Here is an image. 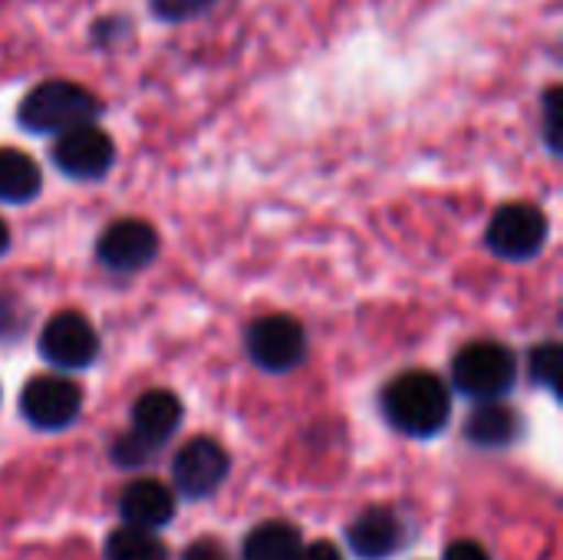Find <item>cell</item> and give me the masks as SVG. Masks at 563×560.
<instances>
[{"instance_id": "obj_1", "label": "cell", "mask_w": 563, "mask_h": 560, "mask_svg": "<svg viewBox=\"0 0 563 560\" xmlns=\"http://www.w3.org/2000/svg\"><path fill=\"white\" fill-rule=\"evenodd\" d=\"M106 112L102 99L73 79H43L16 106L20 129L33 135H63L79 125H96Z\"/></svg>"}, {"instance_id": "obj_2", "label": "cell", "mask_w": 563, "mask_h": 560, "mask_svg": "<svg viewBox=\"0 0 563 560\" xmlns=\"http://www.w3.org/2000/svg\"><path fill=\"white\" fill-rule=\"evenodd\" d=\"M383 413L393 429H399L412 439H429L449 426L452 396L439 376H432L426 370H412V373L396 376L383 389Z\"/></svg>"}, {"instance_id": "obj_3", "label": "cell", "mask_w": 563, "mask_h": 560, "mask_svg": "<svg viewBox=\"0 0 563 560\" xmlns=\"http://www.w3.org/2000/svg\"><path fill=\"white\" fill-rule=\"evenodd\" d=\"M452 380L455 389L478 403H498L518 380V366L508 347L501 343H468L452 360Z\"/></svg>"}, {"instance_id": "obj_4", "label": "cell", "mask_w": 563, "mask_h": 560, "mask_svg": "<svg viewBox=\"0 0 563 560\" xmlns=\"http://www.w3.org/2000/svg\"><path fill=\"white\" fill-rule=\"evenodd\" d=\"M548 234H551V224L538 205L511 201L495 211L485 241L505 261H531L544 251Z\"/></svg>"}, {"instance_id": "obj_5", "label": "cell", "mask_w": 563, "mask_h": 560, "mask_svg": "<svg viewBox=\"0 0 563 560\" xmlns=\"http://www.w3.org/2000/svg\"><path fill=\"white\" fill-rule=\"evenodd\" d=\"M79 409H82V389L69 376H59V373L36 376L20 393L23 419L43 432L66 429L79 416Z\"/></svg>"}, {"instance_id": "obj_6", "label": "cell", "mask_w": 563, "mask_h": 560, "mask_svg": "<svg viewBox=\"0 0 563 560\" xmlns=\"http://www.w3.org/2000/svg\"><path fill=\"white\" fill-rule=\"evenodd\" d=\"M53 165L76 182H99L115 162V142L99 125H79L53 142Z\"/></svg>"}, {"instance_id": "obj_7", "label": "cell", "mask_w": 563, "mask_h": 560, "mask_svg": "<svg viewBox=\"0 0 563 560\" xmlns=\"http://www.w3.org/2000/svg\"><path fill=\"white\" fill-rule=\"evenodd\" d=\"M40 353H43V360L49 366H56L63 373L86 370L99 356V333H96V327L82 314L66 310V314H56L43 327Z\"/></svg>"}, {"instance_id": "obj_8", "label": "cell", "mask_w": 563, "mask_h": 560, "mask_svg": "<svg viewBox=\"0 0 563 560\" xmlns=\"http://www.w3.org/2000/svg\"><path fill=\"white\" fill-rule=\"evenodd\" d=\"M307 350L303 327L284 314L261 317L247 330V356L267 373H290Z\"/></svg>"}, {"instance_id": "obj_9", "label": "cell", "mask_w": 563, "mask_h": 560, "mask_svg": "<svg viewBox=\"0 0 563 560\" xmlns=\"http://www.w3.org/2000/svg\"><path fill=\"white\" fill-rule=\"evenodd\" d=\"M228 472H231L228 452L214 439H208V436L185 442L181 452L172 462L175 485L188 498H208V495H214L224 485Z\"/></svg>"}, {"instance_id": "obj_10", "label": "cell", "mask_w": 563, "mask_h": 560, "mask_svg": "<svg viewBox=\"0 0 563 560\" xmlns=\"http://www.w3.org/2000/svg\"><path fill=\"white\" fill-rule=\"evenodd\" d=\"M96 254L99 261L109 267V271H142L155 261L158 254V234L148 221H139V218H122V221H112L102 234H99V244H96Z\"/></svg>"}, {"instance_id": "obj_11", "label": "cell", "mask_w": 563, "mask_h": 560, "mask_svg": "<svg viewBox=\"0 0 563 560\" xmlns=\"http://www.w3.org/2000/svg\"><path fill=\"white\" fill-rule=\"evenodd\" d=\"M181 426V403L175 393L168 389H148L135 399L132 406V436L145 446V449H158L165 446Z\"/></svg>"}, {"instance_id": "obj_12", "label": "cell", "mask_w": 563, "mask_h": 560, "mask_svg": "<svg viewBox=\"0 0 563 560\" xmlns=\"http://www.w3.org/2000/svg\"><path fill=\"white\" fill-rule=\"evenodd\" d=\"M119 512H122L125 528L155 531L175 518V495L168 492V485H162L155 479H139L122 492Z\"/></svg>"}, {"instance_id": "obj_13", "label": "cell", "mask_w": 563, "mask_h": 560, "mask_svg": "<svg viewBox=\"0 0 563 560\" xmlns=\"http://www.w3.org/2000/svg\"><path fill=\"white\" fill-rule=\"evenodd\" d=\"M346 541L360 560H386L402 545V525L389 508H366L350 525Z\"/></svg>"}, {"instance_id": "obj_14", "label": "cell", "mask_w": 563, "mask_h": 560, "mask_svg": "<svg viewBox=\"0 0 563 560\" xmlns=\"http://www.w3.org/2000/svg\"><path fill=\"white\" fill-rule=\"evenodd\" d=\"M465 436L478 449H505L521 436V416L511 406L501 403H485L468 416Z\"/></svg>"}, {"instance_id": "obj_15", "label": "cell", "mask_w": 563, "mask_h": 560, "mask_svg": "<svg viewBox=\"0 0 563 560\" xmlns=\"http://www.w3.org/2000/svg\"><path fill=\"white\" fill-rule=\"evenodd\" d=\"M43 175L40 165L20 149H0V201L26 205L40 195Z\"/></svg>"}, {"instance_id": "obj_16", "label": "cell", "mask_w": 563, "mask_h": 560, "mask_svg": "<svg viewBox=\"0 0 563 560\" xmlns=\"http://www.w3.org/2000/svg\"><path fill=\"white\" fill-rule=\"evenodd\" d=\"M300 531L287 521H264L244 538V560H297L300 558Z\"/></svg>"}, {"instance_id": "obj_17", "label": "cell", "mask_w": 563, "mask_h": 560, "mask_svg": "<svg viewBox=\"0 0 563 560\" xmlns=\"http://www.w3.org/2000/svg\"><path fill=\"white\" fill-rule=\"evenodd\" d=\"M106 560H168V548L155 531L119 528L106 541Z\"/></svg>"}, {"instance_id": "obj_18", "label": "cell", "mask_w": 563, "mask_h": 560, "mask_svg": "<svg viewBox=\"0 0 563 560\" xmlns=\"http://www.w3.org/2000/svg\"><path fill=\"white\" fill-rule=\"evenodd\" d=\"M132 20L125 13H106L89 26V46L92 50H115L119 43L132 40Z\"/></svg>"}, {"instance_id": "obj_19", "label": "cell", "mask_w": 563, "mask_h": 560, "mask_svg": "<svg viewBox=\"0 0 563 560\" xmlns=\"http://www.w3.org/2000/svg\"><path fill=\"white\" fill-rule=\"evenodd\" d=\"M221 0H148V10L162 23H188L211 13Z\"/></svg>"}, {"instance_id": "obj_20", "label": "cell", "mask_w": 563, "mask_h": 560, "mask_svg": "<svg viewBox=\"0 0 563 560\" xmlns=\"http://www.w3.org/2000/svg\"><path fill=\"white\" fill-rule=\"evenodd\" d=\"M561 366L563 353L558 343H544L531 353V376L534 383H541L548 393H558L561 389Z\"/></svg>"}, {"instance_id": "obj_21", "label": "cell", "mask_w": 563, "mask_h": 560, "mask_svg": "<svg viewBox=\"0 0 563 560\" xmlns=\"http://www.w3.org/2000/svg\"><path fill=\"white\" fill-rule=\"evenodd\" d=\"M541 119H544L548 149L558 155V152H561V89H558V86H551V89L541 96Z\"/></svg>"}, {"instance_id": "obj_22", "label": "cell", "mask_w": 563, "mask_h": 560, "mask_svg": "<svg viewBox=\"0 0 563 560\" xmlns=\"http://www.w3.org/2000/svg\"><path fill=\"white\" fill-rule=\"evenodd\" d=\"M445 560H492L478 541H455L445 548Z\"/></svg>"}, {"instance_id": "obj_23", "label": "cell", "mask_w": 563, "mask_h": 560, "mask_svg": "<svg viewBox=\"0 0 563 560\" xmlns=\"http://www.w3.org/2000/svg\"><path fill=\"white\" fill-rule=\"evenodd\" d=\"M297 560H343L340 548L330 545V541H313L307 548H300V558Z\"/></svg>"}, {"instance_id": "obj_24", "label": "cell", "mask_w": 563, "mask_h": 560, "mask_svg": "<svg viewBox=\"0 0 563 560\" xmlns=\"http://www.w3.org/2000/svg\"><path fill=\"white\" fill-rule=\"evenodd\" d=\"M181 560H228V558H224V551H221L214 541H195V545L185 551V558Z\"/></svg>"}, {"instance_id": "obj_25", "label": "cell", "mask_w": 563, "mask_h": 560, "mask_svg": "<svg viewBox=\"0 0 563 560\" xmlns=\"http://www.w3.org/2000/svg\"><path fill=\"white\" fill-rule=\"evenodd\" d=\"M7 248H10V228H7L3 218H0V254H3Z\"/></svg>"}]
</instances>
